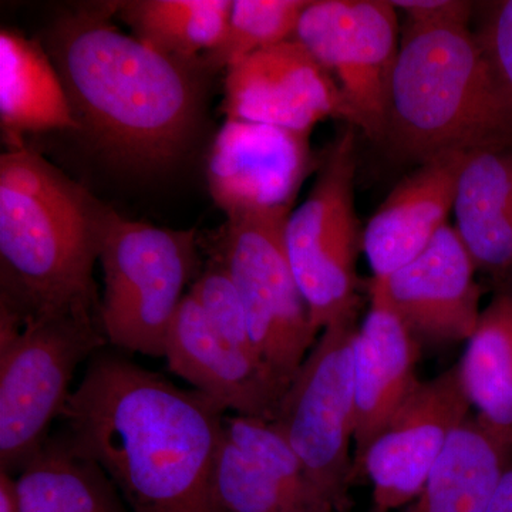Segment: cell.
I'll return each mask as SVG.
<instances>
[{
	"label": "cell",
	"instance_id": "6da1fadb",
	"mask_svg": "<svg viewBox=\"0 0 512 512\" xmlns=\"http://www.w3.org/2000/svg\"><path fill=\"white\" fill-rule=\"evenodd\" d=\"M63 440L133 512H224L212 485L225 410L198 390L100 350L62 414Z\"/></svg>",
	"mask_w": 512,
	"mask_h": 512
},
{
	"label": "cell",
	"instance_id": "7a4b0ae2",
	"mask_svg": "<svg viewBox=\"0 0 512 512\" xmlns=\"http://www.w3.org/2000/svg\"><path fill=\"white\" fill-rule=\"evenodd\" d=\"M116 6L64 15L47 49L80 131L121 163L164 167L197 124L200 82L192 63L120 32L110 20Z\"/></svg>",
	"mask_w": 512,
	"mask_h": 512
},
{
	"label": "cell",
	"instance_id": "3957f363",
	"mask_svg": "<svg viewBox=\"0 0 512 512\" xmlns=\"http://www.w3.org/2000/svg\"><path fill=\"white\" fill-rule=\"evenodd\" d=\"M110 210L23 141L8 146L0 157V305L23 325L100 316L93 269Z\"/></svg>",
	"mask_w": 512,
	"mask_h": 512
},
{
	"label": "cell",
	"instance_id": "277c9868",
	"mask_svg": "<svg viewBox=\"0 0 512 512\" xmlns=\"http://www.w3.org/2000/svg\"><path fill=\"white\" fill-rule=\"evenodd\" d=\"M383 141L396 156L420 164L510 146L512 101L468 26H406Z\"/></svg>",
	"mask_w": 512,
	"mask_h": 512
},
{
	"label": "cell",
	"instance_id": "5b68a950",
	"mask_svg": "<svg viewBox=\"0 0 512 512\" xmlns=\"http://www.w3.org/2000/svg\"><path fill=\"white\" fill-rule=\"evenodd\" d=\"M99 261L107 340L127 352L164 357L168 330L197 271L194 229L154 227L110 210Z\"/></svg>",
	"mask_w": 512,
	"mask_h": 512
},
{
	"label": "cell",
	"instance_id": "8992f818",
	"mask_svg": "<svg viewBox=\"0 0 512 512\" xmlns=\"http://www.w3.org/2000/svg\"><path fill=\"white\" fill-rule=\"evenodd\" d=\"M107 338L100 316L28 320L0 345V470H22L69 403L74 372Z\"/></svg>",
	"mask_w": 512,
	"mask_h": 512
},
{
	"label": "cell",
	"instance_id": "52a82bcc",
	"mask_svg": "<svg viewBox=\"0 0 512 512\" xmlns=\"http://www.w3.org/2000/svg\"><path fill=\"white\" fill-rule=\"evenodd\" d=\"M356 138L335 141L306 200L285 225V248L313 329L357 318L356 259L363 232L355 210Z\"/></svg>",
	"mask_w": 512,
	"mask_h": 512
},
{
	"label": "cell",
	"instance_id": "ba28073f",
	"mask_svg": "<svg viewBox=\"0 0 512 512\" xmlns=\"http://www.w3.org/2000/svg\"><path fill=\"white\" fill-rule=\"evenodd\" d=\"M357 328L350 318L322 330L272 420L336 512L352 505Z\"/></svg>",
	"mask_w": 512,
	"mask_h": 512
},
{
	"label": "cell",
	"instance_id": "9c48e42d",
	"mask_svg": "<svg viewBox=\"0 0 512 512\" xmlns=\"http://www.w3.org/2000/svg\"><path fill=\"white\" fill-rule=\"evenodd\" d=\"M288 218H229L214 256L237 286L259 355L289 387L319 333L286 255Z\"/></svg>",
	"mask_w": 512,
	"mask_h": 512
},
{
	"label": "cell",
	"instance_id": "30bf717a",
	"mask_svg": "<svg viewBox=\"0 0 512 512\" xmlns=\"http://www.w3.org/2000/svg\"><path fill=\"white\" fill-rule=\"evenodd\" d=\"M293 39L332 74L349 123L383 141L399 19L389 0H311Z\"/></svg>",
	"mask_w": 512,
	"mask_h": 512
},
{
	"label": "cell",
	"instance_id": "8fae6325",
	"mask_svg": "<svg viewBox=\"0 0 512 512\" xmlns=\"http://www.w3.org/2000/svg\"><path fill=\"white\" fill-rule=\"evenodd\" d=\"M470 409L457 365L417 384L363 460L373 507L392 512L412 503Z\"/></svg>",
	"mask_w": 512,
	"mask_h": 512
},
{
	"label": "cell",
	"instance_id": "7c38bea8",
	"mask_svg": "<svg viewBox=\"0 0 512 512\" xmlns=\"http://www.w3.org/2000/svg\"><path fill=\"white\" fill-rule=\"evenodd\" d=\"M311 134L228 120L208 157V188L229 218L291 215L299 188L313 165Z\"/></svg>",
	"mask_w": 512,
	"mask_h": 512
},
{
	"label": "cell",
	"instance_id": "4fadbf2b",
	"mask_svg": "<svg viewBox=\"0 0 512 512\" xmlns=\"http://www.w3.org/2000/svg\"><path fill=\"white\" fill-rule=\"evenodd\" d=\"M224 111L251 121L311 134L320 121L349 111L338 83L298 42L286 40L228 67Z\"/></svg>",
	"mask_w": 512,
	"mask_h": 512
},
{
	"label": "cell",
	"instance_id": "5bb4252c",
	"mask_svg": "<svg viewBox=\"0 0 512 512\" xmlns=\"http://www.w3.org/2000/svg\"><path fill=\"white\" fill-rule=\"evenodd\" d=\"M476 272L456 229L448 224L417 258L375 281L420 345H453L468 342L480 320L483 291Z\"/></svg>",
	"mask_w": 512,
	"mask_h": 512
},
{
	"label": "cell",
	"instance_id": "9a60e30c",
	"mask_svg": "<svg viewBox=\"0 0 512 512\" xmlns=\"http://www.w3.org/2000/svg\"><path fill=\"white\" fill-rule=\"evenodd\" d=\"M164 357L174 375L235 416L272 421L288 390L261 356L222 338L190 292L168 330Z\"/></svg>",
	"mask_w": 512,
	"mask_h": 512
},
{
	"label": "cell",
	"instance_id": "2e32d148",
	"mask_svg": "<svg viewBox=\"0 0 512 512\" xmlns=\"http://www.w3.org/2000/svg\"><path fill=\"white\" fill-rule=\"evenodd\" d=\"M420 342L393 311L380 282H370V309L355 339L356 426L353 484L367 450L420 383Z\"/></svg>",
	"mask_w": 512,
	"mask_h": 512
},
{
	"label": "cell",
	"instance_id": "e0dca14e",
	"mask_svg": "<svg viewBox=\"0 0 512 512\" xmlns=\"http://www.w3.org/2000/svg\"><path fill=\"white\" fill-rule=\"evenodd\" d=\"M466 156L450 153L424 161L370 218L363 229V251L373 279L383 281L409 264L450 224Z\"/></svg>",
	"mask_w": 512,
	"mask_h": 512
},
{
	"label": "cell",
	"instance_id": "ac0fdd59",
	"mask_svg": "<svg viewBox=\"0 0 512 512\" xmlns=\"http://www.w3.org/2000/svg\"><path fill=\"white\" fill-rule=\"evenodd\" d=\"M454 217L477 271L504 284L512 276V151L467 153L458 175Z\"/></svg>",
	"mask_w": 512,
	"mask_h": 512
},
{
	"label": "cell",
	"instance_id": "d6986e66",
	"mask_svg": "<svg viewBox=\"0 0 512 512\" xmlns=\"http://www.w3.org/2000/svg\"><path fill=\"white\" fill-rule=\"evenodd\" d=\"M0 124L8 146L28 133L80 131L52 57L6 28L0 30Z\"/></svg>",
	"mask_w": 512,
	"mask_h": 512
},
{
	"label": "cell",
	"instance_id": "ffe728a7",
	"mask_svg": "<svg viewBox=\"0 0 512 512\" xmlns=\"http://www.w3.org/2000/svg\"><path fill=\"white\" fill-rule=\"evenodd\" d=\"M512 448L468 417L406 512H487ZM367 512H390L372 507Z\"/></svg>",
	"mask_w": 512,
	"mask_h": 512
},
{
	"label": "cell",
	"instance_id": "44dd1931",
	"mask_svg": "<svg viewBox=\"0 0 512 512\" xmlns=\"http://www.w3.org/2000/svg\"><path fill=\"white\" fill-rule=\"evenodd\" d=\"M476 419L512 448V296L500 292L481 312L476 332L457 363Z\"/></svg>",
	"mask_w": 512,
	"mask_h": 512
},
{
	"label": "cell",
	"instance_id": "7402d4cb",
	"mask_svg": "<svg viewBox=\"0 0 512 512\" xmlns=\"http://www.w3.org/2000/svg\"><path fill=\"white\" fill-rule=\"evenodd\" d=\"M22 512H126L100 466L47 439L16 478Z\"/></svg>",
	"mask_w": 512,
	"mask_h": 512
},
{
	"label": "cell",
	"instance_id": "603a6c76",
	"mask_svg": "<svg viewBox=\"0 0 512 512\" xmlns=\"http://www.w3.org/2000/svg\"><path fill=\"white\" fill-rule=\"evenodd\" d=\"M231 9L232 0H133L117 3L116 15L141 42L192 63L220 45Z\"/></svg>",
	"mask_w": 512,
	"mask_h": 512
},
{
	"label": "cell",
	"instance_id": "cb8c5ba5",
	"mask_svg": "<svg viewBox=\"0 0 512 512\" xmlns=\"http://www.w3.org/2000/svg\"><path fill=\"white\" fill-rule=\"evenodd\" d=\"M212 485L224 512H336L325 495L299 490L258 466L224 431Z\"/></svg>",
	"mask_w": 512,
	"mask_h": 512
},
{
	"label": "cell",
	"instance_id": "d4e9b609",
	"mask_svg": "<svg viewBox=\"0 0 512 512\" xmlns=\"http://www.w3.org/2000/svg\"><path fill=\"white\" fill-rule=\"evenodd\" d=\"M311 0H234L220 45L204 55L208 69L227 70L259 50L293 39Z\"/></svg>",
	"mask_w": 512,
	"mask_h": 512
},
{
	"label": "cell",
	"instance_id": "484cf974",
	"mask_svg": "<svg viewBox=\"0 0 512 512\" xmlns=\"http://www.w3.org/2000/svg\"><path fill=\"white\" fill-rule=\"evenodd\" d=\"M188 292L200 303L212 328L222 338L245 352L261 356L252 339L247 312L237 286L220 259L212 256L204 271L192 282Z\"/></svg>",
	"mask_w": 512,
	"mask_h": 512
},
{
	"label": "cell",
	"instance_id": "4316f807",
	"mask_svg": "<svg viewBox=\"0 0 512 512\" xmlns=\"http://www.w3.org/2000/svg\"><path fill=\"white\" fill-rule=\"evenodd\" d=\"M477 36L498 82L512 101V0L491 5Z\"/></svg>",
	"mask_w": 512,
	"mask_h": 512
},
{
	"label": "cell",
	"instance_id": "83f0119b",
	"mask_svg": "<svg viewBox=\"0 0 512 512\" xmlns=\"http://www.w3.org/2000/svg\"><path fill=\"white\" fill-rule=\"evenodd\" d=\"M394 8L407 16L416 28L468 26L474 3L466 0H392Z\"/></svg>",
	"mask_w": 512,
	"mask_h": 512
},
{
	"label": "cell",
	"instance_id": "f1b7e54d",
	"mask_svg": "<svg viewBox=\"0 0 512 512\" xmlns=\"http://www.w3.org/2000/svg\"><path fill=\"white\" fill-rule=\"evenodd\" d=\"M487 512H512V460L495 487Z\"/></svg>",
	"mask_w": 512,
	"mask_h": 512
},
{
	"label": "cell",
	"instance_id": "f546056e",
	"mask_svg": "<svg viewBox=\"0 0 512 512\" xmlns=\"http://www.w3.org/2000/svg\"><path fill=\"white\" fill-rule=\"evenodd\" d=\"M0 512H22L16 478L0 470Z\"/></svg>",
	"mask_w": 512,
	"mask_h": 512
},
{
	"label": "cell",
	"instance_id": "4dcf8cb0",
	"mask_svg": "<svg viewBox=\"0 0 512 512\" xmlns=\"http://www.w3.org/2000/svg\"><path fill=\"white\" fill-rule=\"evenodd\" d=\"M504 285L507 286V289H505V293H510V295L512 296V276L510 279H508V281H505L504 282Z\"/></svg>",
	"mask_w": 512,
	"mask_h": 512
}]
</instances>
